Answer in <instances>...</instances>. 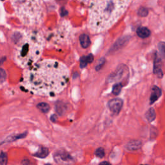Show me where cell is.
Listing matches in <instances>:
<instances>
[{
	"mask_svg": "<svg viewBox=\"0 0 165 165\" xmlns=\"http://www.w3.org/2000/svg\"><path fill=\"white\" fill-rule=\"evenodd\" d=\"M68 79L69 71L64 64L45 59L25 72L23 82L25 87L34 94L50 95L60 92Z\"/></svg>",
	"mask_w": 165,
	"mask_h": 165,
	"instance_id": "cell-1",
	"label": "cell"
},
{
	"mask_svg": "<svg viewBox=\"0 0 165 165\" xmlns=\"http://www.w3.org/2000/svg\"><path fill=\"white\" fill-rule=\"evenodd\" d=\"M12 41L14 45L15 61L22 67H28L37 61L43 50V36L35 30H19L13 32Z\"/></svg>",
	"mask_w": 165,
	"mask_h": 165,
	"instance_id": "cell-2",
	"label": "cell"
},
{
	"mask_svg": "<svg viewBox=\"0 0 165 165\" xmlns=\"http://www.w3.org/2000/svg\"><path fill=\"white\" fill-rule=\"evenodd\" d=\"M131 0H91L88 25L91 31L101 32L110 28L126 11Z\"/></svg>",
	"mask_w": 165,
	"mask_h": 165,
	"instance_id": "cell-3",
	"label": "cell"
},
{
	"mask_svg": "<svg viewBox=\"0 0 165 165\" xmlns=\"http://www.w3.org/2000/svg\"><path fill=\"white\" fill-rule=\"evenodd\" d=\"M16 16L27 25L39 24L44 17L41 0H11Z\"/></svg>",
	"mask_w": 165,
	"mask_h": 165,
	"instance_id": "cell-4",
	"label": "cell"
},
{
	"mask_svg": "<svg viewBox=\"0 0 165 165\" xmlns=\"http://www.w3.org/2000/svg\"><path fill=\"white\" fill-rule=\"evenodd\" d=\"M123 105V101L121 99L115 98L110 100L108 103V107L112 113L114 114H118Z\"/></svg>",
	"mask_w": 165,
	"mask_h": 165,
	"instance_id": "cell-5",
	"label": "cell"
},
{
	"mask_svg": "<svg viewBox=\"0 0 165 165\" xmlns=\"http://www.w3.org/2000/svg\"><path fill=\"white\" fill-rule=\"evenodd\" d=\"M55 160L63 164H68L72 162V157L67 152H58L55 156Z\"/></svg>",
	"mask_w": 165,
	"mask_h": 165,
	"instance_id": "cell-6",
	"label": "cell"
},
{
	"mask_svg": "<svg viewBox=\"0 0 165 165\" xmlns=\"http://www.w3.org/2000/svg\"><path fill=\"white\" fill-rule=\"evenodd\" d=\"M162 94V92H161V89L157 87V86H154L151 88V92L150 95V104H153L156 102L158 99H159Z\"/></svg>",
	"mask_w": 165,
	"mask_h": 165,
	"instance_id": "cell-7",
	"label": "cell"
},
{
	"mask_svg": "<svg viewBox=\"0 0 165 165\" xmlns=\"http://www.w3.org/2000/svg\"><path fill=\"white\" fill-rule=\"evenodd\" d=\"M154 72L155 74L157 75L159 78H162L163 76V73L161 69V62L159 58L156 57L154 61Z\"/></svg>",
	"mask_w": 165,
	"mask_h": 165,
	"instance_id": "cell-8",
	"label": "cell"
},
{
	"mask_svg": "<svg viewBox=\"0 0 165 165\" xmlns=\"http://www.w3.org/2000/svg\"><path fill=\"white\" fill-rule=\"evenodd\" d=\"M80 41L81 47L83 48H87L90 45L91 41L88 34H81L80 37Z\"/></svg>",
	"mask_w": 165,
	"mask_h": 165,
	"instance_id": "cell-9",
	"label": "cell"
},
{
	"mask_svg": "<svg viewBox=\"0 0 165 165\" xmlns=\"http://www.w3.org/2000/svg\"><path fill=\"white\" fill-rule=\"evenodd\" d=\"M150 30L147 28V27H141L138 28L137 30V34L139 37L141 38H147L148 37H149L150 35Z\"/></svg>",
	"mask_w": 165,
	"mask_h": 165,
	"instance_id": "cell-10",
	"label": "cell"
},
{
	"mask_svg": "<svg viewBox=\"0 0 165 165\" xmlns=\"http://www.w3.org/2000/svg\"><path fill=\"white\" fill-rule=\"evenodd\" d=\"M141 147V143L139 141H132L127 145V148L129 150H136L139 149Z\"/></svg>",
	"mask_w": 165,
	"mask_h": 165,
	"instance_id": "cell-11",
	"label": "cell"
},
{
	"mask_svg": "<svg viewBox=\"0 0 165 165\" xmlns=\"http://www.w3.org/2000/svg\"><path fill=\"white\" fill-rule=\"evenodd\" d=\"M48 154L49 151L48 148L45 147H41L40 148V149L36 153L35 156L39 158H45L48 156Z\"/></svg>",
	"mask_w": 165,
	"mask_h": 165,
	"instance_id": "cell-12",
	"label": "cell"
},
{
	"mask_svg": "<svg viewBox=\"0 0 165 165\" xmlns=\"http://www.w3.org/2000/svg\"><path fill=\"white\" fill-rule=\"evenodd\" d=\"M156 114L153 108H150L146 113V118L149 122H152L156 119Z\"/></svg>",
	"mask_w": 165,
	"mask_h": 165,
	"instance_id": "cell-13",
	"label": "cell"
},
{
	"mask_svg": "<svg viewBox=\"0 0 165 165\" xmlns=\"http://www.w3.org/2000/svg\"><path fill=\"white\" fill-rule=\"evenodd\" d=\"M37 108L43 113H47L50 110V106L46 103H40L37 105Z\"/></svg>",
	"mask_w": 165,
	"mask_h": 165,
	"instance_id": "cell-14",
	"label": "cell"
},
{
	"mask_svg": "<svg viewBox=\"0 0 165 165\" xmlns=\"http://www.w3.org/2000/svg\"><path fill=\"white\" fill-rule=\"evenodd\" d=\"M122 87H123V85H122V84H121V83L114 85L113 88H112V93L115 95H117L118 94H119L121 89H122Z\"/></svg>",
	"mask_w": 165,
	"mask_h": 165,
	"instance_id": "cell-15",
	"label": "cell"
},
{
	"mask_svg": "<svg viewBox=\"0 0 165 165\" xmlns=\"http://www.w3.org/2000/svg\"><path fill=\"white\" fill-rule=\"evenodd\" d=\"M0 157H1L0 165H6V163H7V156H6V154L3 151H1Z\"/></svg>",
	"mask_w": 165,
	"mask_h": 165,
	"instance_id": "cell-16",
	"label": "cell"
},
{
	"mask_svg": "<svg viewBox=\"0 0 165 165\" xmlns=\"http://www.w3.org/2000/svg\"><path fill=\"white\" fill-rule=\"evenodd\" d=\"M95 154L97 157L102 158L105 156V150L103 148H99L96 150V151H95Z\"/></svg>",
	"mask_w": 165,
	"mask_h": 165,
	"instance_id": "cell-17",
	"label": "cell"
},
{
	"mask_svg": "<svg viewBox=\"0 0 165 165\" xmlns=\"http://www.w3.org/2000/svg\"><path fill=\"white\" fill-rule=\"evenodd\" d=\"M148 10L147 9H145L144 7H141L138 11V14L142 17H144V16H147L148 15Z\"/></svg>",
	"mask_w": 165,
	"mask_h": 165,
	"instance_id": "cell-18",
	"label": "cell"
},
{
	"mask_svg": "<svg viewBox=\"0 0 165 165\" xmlns=\"http://www.w3.org/2000/svg\"><path fill=\"white\" fill-rule=\"evenodd\" d=\"M88 63L87 59V56H83L81 58L80 60V67L82 68H85L86 66H87Z\"/></svg>",
	"mask_w": 165,
	"mask_h": 165,
	"instance_id": "cell-19",
	"label": "cell"
},
{
	"mask_svg": "<svg viewBox=\"0 0 165 165\" xmlns=\"http://www.w3.org/2000/svg\"><path fill=\"white\" fill-rule=\"evenodd\" d=\"M159 49L164 56H165V43L161 42L159 43Z\"/></svg>",
	"mask_w": 165,
	"mask_h": 165,
	"instance_id": "cell-20",
	"label": "cell"
},
{
	"mask_svg": "<svg viewBox=\"0 0 165 165\" xmlns=\"http://www.w3.org/2000/svg\"><path fill=\"white\" fill-rule=\"evenodd\" d=\"M105 61V60H104V59H102L99 62V63H98V65H97V66L96 67V70H100V69L101 68V67L103 65V64H104V62Z\"/></svg>",
	"mask_w": 165,
	"mask_h": 165,
	"instance_id": "cell-21",
	"label": "cell"
},
{
	"mask_svg": "<svg viewBox=\"0 0 165 165\" xmlns=\"http://www.w3.org/2000/svg\"><path fill=\"white\" fill-rule=\"evenodd\" d=\"M87 61L89 63H90L94 60V56L92 54H90L89 55H88L87 56Z\"/></svg>",
	"mask_w": 165,
	"mask_h": 165,
	"instance_id": "cell-22",
	"label": "cell"
},
{
	"mask_svg": "<svg viewBox=\"0 0 165 165\" xmlns=\"http://www.w3.org/2000/svg\"><path fill=\"white\" fill-rule=\"evenodd\" d=\"M5 72L3 71V69H1V82H3V81H4V80L5 79V77H6V75H5Z\"/></svg>",
	"mask_w": 165,
	"mask_h": 165,
	"instance_id": "cell-23",
	"label": "cell"
},
{
	"mask_svg": "<svg viewBox=\"0 0 165 165\" xmlns=\"http://www.w3.org/2000/svg\"><path fill=\"white\" fill-rule=\"evenodd\" d=\"M100 165H112L108 161H103V162H101Z\"/></svg>",
	"mask_w": 165,
	"mask_h": 165,
	"instance_id": "cell-24",
	"label": "cell"
},
{
	"mask_svg": "<svg viewBox=\"0 0 165 165\" xmlns=\"http://www.w3.org/2000/svg\"><path fill=\"white\" fill-rule=\"evenodd\" d=\"M56 119H57V117H56V116H55V115H54L53 116L51 117V120H52L54 122H55L56 121Z\"/></svg>",
	"mask_w": 165,
	"mask_h": 165,
	"instance_id": "cell-25",
	"label": "cell"
},
{
	"mask_svg": "<svg viewBox=\"0 0 165 165\" xmlns=\"http://www.w3.org/2000/svg\"><path fill=\"white\" fill-rule=\"evenodd\" d=\"M77 1H80V2H82V3H87V2H88V0H77Z\"/></svg>",
	"mask_w": 165,
	"mask_h": 165,
	"instance_id": "cell-26",
	"label": "cell"
},
{
	"mask_svg": "<svg viewBox=\"0 0 165 165\" xmlns=\"http://www.w3.org/2000/svg\"><path fill=\"white\" fill-rule=\"evenodd\" d=\"M45 165H51L50 164H45Z\"/></svg>",
	"mask_w": 165,
	"mask_h": 165,
	"instance_id": "cell-27",
	"label": "cell"
},
{
	"mask_svg": "<svg viewBox=\"0 0 165 165\" xmlns=\"http://www.w3.org/2000/svg\"><path fill=\"white\" fill-rule=\"evenodd\" d=\"M2 1H4V0H2Z\"/></svg>",
	"mask_w": 165,
	"mask_h": 165,
	"instance_id": "cell-28",
	"label": "cell"
}]
</instances>
